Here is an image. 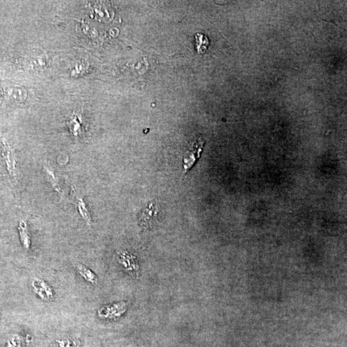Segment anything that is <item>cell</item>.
Wrapping results in <instances>:
<instances>
[{
  "label": "cell",
  "instance_id": "11",
  "mask_svg": "<svg viewBox=\"0 0 347 347\" xmlns=\"http://www.w3.org/2000/svg\"><path fill=\"white\" fill-rule=\"evenodd\" d=\"M197 51L200 54H204L208 49L209 41L205 35L197 34L196 35Z\"/></svg>",
  "mask_w": 347,
  "mask_h": 347
},
{
  "label": "cell",
  "instance_id": "5",
  "mask_svg": "<svg viewBox=\"0 0 347 347\" xmlns=\"http://www.w3.org/2000/svg\"><path fill=\"white\" fill-rule=\"evenodd\" d=\"M72 190H73L74 203L76 204L77 208H78L79 214H80L82 218L85 220L88 226H90L92 225V220L87 206L84 201L83 197L77 192L74 187H72Z\"/></svg>",
  "mask_w": 347,
  "mask_h": 347
},
{
  "label": "cell",
  "instance_id": "3",
  "mask_svg": "<svg viewBox=\"0 0 347 347\" xmlns=\"http://www.w3.org/2000/svg\"><path fill=\"white\" fill-rule=\"evenodd\" d=\"M33 291L43 301H51L54 298V292L51 285L42 279L35 278L32 282Z\"/></svg>",
  "mask_w": 347,
  "mask_h": 347
},
{
  "label": "cell",
  "instance_id": "4",
  "mask_svg": "<svg viewBox=\"0 0 347 347\" xmlns=\"http://www.w3.org/2000/svg\"><path fill=\"white\" fill-rule=\"evenodd\" d=\"M158 209L155 205L152 203L149 204L144 210L142 211L139 219L140 226L144 228H150L158 215Z\"/></svg>",
  "mask_w": 347,
  "mask_h": 347
},
{
  "label": "cell",
  "instance_id": "2",
  "mask_svg": "<svg viewBox=\"0 0 347 347\" xmlns=\"http://www.w3.org/2000/svg\"><path fill=\"white\" fill-rule=\"evenodd\" d=\"M205 142L202 138H199L190 145L183 157V169L185 172L191 169L195 162L200 157Z\"/></svg>",
  "mask_w": 347,
  "mask_h": 347
},
{
  "label": "cell",
  "instance_id": "10",
  "mask_svg": "<svg viewBox=\"0 0 347 347\" xmlns=\"http://www.w3.org/2000/svg\"><path fill=\"white\" fill-rule=\"evenodd\" d=\"M69 128L74 136L78 137L81 134L82 123L81 118L78 115H74L68 122Z\"/></svg>",
  "mask_w": 347,
  "mask_h": 347
},
{
  "label": "cell",
  "instance_id": "8",
  "mask_svg": "<svg viewBox=\"0 0 347 347\" xmlns=\"http://www.w3.org/2000/svg\"><path fill=\"white\" fill-rule=\"evenodd\" d=\"M18 231H19L20 240H21L23 246L27 250H29L31 248V235L29 233L28 225L24 220H21L20 221Z\"/></svg>",
  "mask_w": 347,
  "mask_h": 347
},
{
  "label": "cell",
  "instance_id": "1",
  "mask_svg": "<svg viewBox=\"0 0 347 347\" xmlns=\"http://www.w3.org/2000/svg\"><path fill=\"white\" fill-rule=\"evenodd\" d=\"M2 155L14 185L18 184L17 159L15 151L6 138L2 140Z\"/></svg>",
  "mask_w": 347,
  "mask_h": 347
},
{
  "label": "cell",
  "instance_id": "6",
  "mask_svg": "<svg viewBox=\"0 0 347 347\" xmlns=\"http://www.w3.org/2000/svg\"><path fill=\"white\" fill-rule=\"evenodd\" d=\"M43 173H44L45 178L48 182L51 184L54 190H55L60 195L61 198L68 201L67 197L65 196L64 191H63L62 188L60 187V185L59 184V180L56 176L54 169L51 167H50L49 165H45L43 166Z\"/></svg>",
  "mask_w": 347,
  "mask_h": 347
},
{
  "label": "cell",
  "instance_id": "9",
  "mask_svg": "<svg viewBox=\"0 0 347 347\" xmlns=\"http://www.w3.org/2000/svg\"><path fill=\"white\" fill-rule=\"evenodd\" d=\"M74 267L75 269H76V271L78 272L87 282L92 283V284L94 285L97 284L98 278H97L96 274L92 271H91L87 267L84 266V265L81 264V263H76V264L74 265Z\"/></svg>",
  "mask_w": 347,
  "mask_h": 347
},
{
  "label": "cell",
  "instance_id": "7",
  "mask_svg": "<svg viewBox=\"0 0 347 347\" xmlns=\"http://www.w3.org/2000/svg\"><path fill=\"white\" fill-rule=\"evenodd\" d=\"M22 88L11 87L3 90L2 96L5 99H12L15 101L22 102L26 99L27 94Z\"/></svg>",
  "mask_w": 347,
  "mask_h": 347
}]
</instances>
